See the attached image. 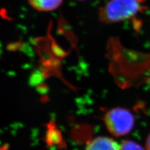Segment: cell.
Masks as SVG:
<instances>
[{
	"mask_svg": "<svg viewBox=\"0 0 150 150\" xmlns=\"http://www.w3.org/2000/svg\"><path fill=\"white\" fill-rule=\"evenodd\" d=\"M145 0H111L99 11L100 20L111 24L128 20L144 9Z\"/></svg>",
	"mask_w": 150,
	"mask_h": 150,
	"instance_id": "obj_1",
	"label": "cell"
},
{
	"mask_svg": "<svg viewBox=\"0 0 150 150\" xmlns=\"http://www.w3.org/2000/svg\"><path fill=\"white\" fill-rule=\"evenodd\" d=\"M104 121L109 132L116 137H120L132 131L135 119L128 110L116 107L106 112Z\"/></svg>",
	"mask_w": 150,
	"mask_h": 150,
	"instance_id": "obj_2",
	"label": "cell"
},
{
	"mask_svg": "<svg viewBox=\"0 0 150 150\" xmlns=\"http://www.w3.org/2000/svg\"><path fill=\"white\" fill-rule=\"evenodd\" d=\"M120 146L112 139L99 137L91 140L85 150H120Z\"/></svg>",
	"mask_w": 150,
	"mask_h": 150,
	"instance_id": "obj_3",
	"label": "cell"
},
{
	"mask_svg": "<svg viewBox=\"0 0 150 150\" xmlns=\"http://www.w3.org/2000/svg\"><path fill=\"white\" fill-rule=\"evenodd\" d=\"M28 1L36 10L47 12L57 9L62 4L63 0H28Z\"/></svg>",
	"mask_w": 150,
	"mask_h": 150,
	"instance_id": "obj_4",
	"label": "cell"
},
{
	"mask_svg": "<svg viewBox=\"0 0 150 150\" xmlns=\"http://www.w3.org/2000/svg\"><path fill=\"white\" fill-rule=\"evenodd\" d=\"M47 138H48L50 144H58L62 141V136L60 134L58 129L54 128H50L49 131L47 134Z\"/></svg>",
	"mask_w": 150,
	"mask_h": 150,
	"instance_id": "obj_5",
	"label": "cell"
},
{
	"mask_svg": "<svg viewBox=\"0 0 150 150\" xmlns=\"http://www.w3.org/2000/svg\"><path fill=\"white\" fill-rule=\"evenodd\" d=\"M120 150H145L141 145L131 140H126L120 145Z\"/></svg>",
	"mask_w": 150,
	"mask_h": 150,
	"instance_id": "obj_6",
	"label": "cell"
},
{
	"mask_svg": "<svg viewBox=\"0 0 150 150\" xmlns=\"http://www.w3.org/2000/svg\"><path fill=\"white\" fill-rule=\"evenodd\" d=\"M146 146L148 150H150V134L148 137L146 139Z\"/></svg>",
	"mask_w": 150,
	"mask_h": 150,
	"instance_id": "obj_7",
	"label": "cell"
},
{
	"mask_svg": "<svg viewBox=\"0 0 150 150\" xmlns=\"http://www.w3.org/2000/svg\"><path fill=\"white\" fill-rule=\"evenodd\" d=\"M78 1H84V0H78Z\"/></svg>",
	"mask_w": 150,
	"mask_h": 150,
	"instance_id": "obj_8",
	"label": "cell"
},
{
	"mask_svg": "<svg viewBox=\"0 0 150 150\" xmlns=\"http://www.w3.org/2000/svg\"><path fill=\"white\" fill-rule=\"evenodd\" d=\"M0 150H1V148H0Z\"/></svg>",
	"mask_w": 150,
	"mask_h": 150,
	"instance_id": "obj_9",
	"label": "cell"
}]
</instances>
